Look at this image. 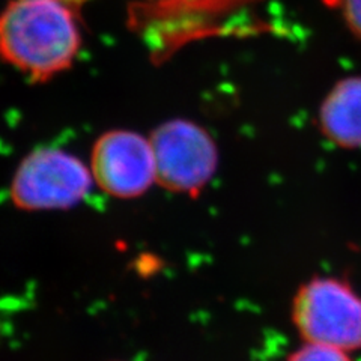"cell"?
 <instances>
[{"mask_svg":"<svg viewBox=\"0 0 361 361\" xmlns=\"http://www.w3.org/2000/svg\"><path fill=\"white\" fill-rule=\"evenodd\" d=\"M149 140L155 157L157 184L167 191L197 196L217 171L216 142L195 122H164Z\"/></svg>","mask_w":361,"mask_h":361,"instance_id":"obj_4","label":"cell"},{"mask_svg":"<svg viewBox=\"0 0 361 361\" xmlns=\"http://www.w3.org/2000/svg\"><path fill=\"white\" fill-rule=\"evenodd\" d=\"M324 135L342 148H361V77L338 82L319 110Z\"/></svg>","mask_w":361,"mask_h":361,"instance_id":"obj_6","label":"cell"},{"mask_svg":"<svg viewBox=\"0 0 361 361\" xmlns=\"http://www.w3.org/2000/svg\"><path fill=\"white\" fill-rule=\"evenodd\" d=\"M288 361H351V358L342 349L306 342L289 355Z\"/></svg>","mask_w":361,"mask_h":361,"instance_id":"obj_7","label":"cell"},{"mask_svg":"<svg viewBox=\"0 0 361 361\" xmlns=\"http://www.w3.org/2000/svg\"><path fill=\"white\" fill-rule=\"evenodd\" d=\"M90 0H11L0 18L4 59L33 82L71 68L82 47V11Z\"/></svg>","mask_w":361,"mask_h":361,"instance_id":"obj_1","label":"cell"},{"mask_svg":"<svg viewBox=\"0 0 361 361\" xmlns=\"http://www.w3.org/2000/svg\"><path fill=\"white\" fill-rule=\"evenodd\" d=\"M94 176L80 158L54 148L23 158L11 183V200L23 211L66 209L90 191Z\"/></svg>","mask_w":361,"mask_h":361,"instance_id":"obj_3","label":"cell"},{"mask_svg":"<svg viewBox=\"0 0 361 361\" xmlns=\"http://www.w3.org/2000/svg\"><path fill=\"white\" fill-rule=\"evenodd\" d=\"M292 322L307 343L361 349V297L345 280L314 277L292 301Z\"/></svg>","mask_w":361,"mask_h":361,"instance_id":"obj_2","label":"cell"},{"mask_svg":"<svg viewBox=\"0 0 361 361\" xmlns=\"http://www.w3.org/2000/svg\"><path fill=\"white\" fill-rule=\"evenodd\" d=\"M342 9L349 29L361 39V0H342Z\"/></svg>","mask_w":361,"mask_h":361,"instance_id":"obj_8","label":"cell"},{"mask_svg":"<svg viewBox=\"0 0 361 361\" xmlns=\"http://www.w3.org/2000/svg\"><path fill=\"white\" fill-rule=\"evenodd\" d=\"M89 167L99 190L118 199L139 197L157 183L151 140L134 131L104 133L94 145Z\"/></svg>","mask_w":361,"mask_h":361,"instance_id":"obj_5","label":"cell"}]
</instances>
